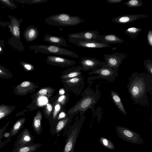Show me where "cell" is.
Returning <instances> with one entry per match:
<instances>
[{"instance_id":"obj_7","label":"cell","mask_w":152,"mask_h":152,"mask_svg":"<svg viewBox=\"0 0 152 152\" xmlns=\"http://www.w3.org/2000/svg\"><path fill=\"white\" fill-rule=\"evenodd\" d=\"M127 56L126 54L119 53H115L111 54H104V58L106 63L104 66L114 68L119 67Z\"/></svg>"},{"instance_id":"obj_4","label":"cell","mask_w":152,"mask_h":152,"mask_svg":"<svg viewBox=\"0 0 152 152\" xmlns=\"http://www.w3.org/2000/svg\"><path fill=\"white\" fill-rule=\"evenodd\" d=\"M36 52H39L43 54H51L54 55H64L77 58L78 55L72 51L53 45H41L30 47Z\"/></svg>"},{"instance_id":"obj_28","label":"cell","mask_w":152,"mask_h":152,"mask_svg":"<svg viewBox=\"0 0 152 152\" xmlns=\"http://www.w3.org/2000/svg\"><path fill=\"white\" fill-rule=\"evenodd\" d=\"M124 4L129 7H138L142 6L143 3L142 0H129Z\"/></svg>"},{"instance_id":"obj_46","label":"cell","mask_w":152,"mask_h":152,"mask_svg":"<svg viewBox=\"0 0 152 152\" xmlns=\"http://www.w3.org/2000/svg\"><path fill=\"white\" fill-rule=\"evenodd\" d=\"M116 49V48L115 47H113V48H112V49L113 50H115Z\"/></svg>"},{"instance_id":"obj_25","label":"cell","mask_w":152,"mask_h":152,"mask_svg":"<svg viewBox=\"0 0 152 152\" xmlns=\"http://www.w3.org/2000/svg\"><path fill=\"white\" fill-rule=\"evenodd\" d=\"M10 30L13 35L17 38L20 37V30L19 24L17 20L15 19L12 20L11 24L9 26Z\"/></svg>"},{"instance_id":"obj_39","label":"cell","mask_w":152,"mask_h":152,"mask_svg":"<svg viewBox=\"0 0 152 152\" xmlns=\"http://www.w3.org/2000/svg\"><path fill=\"white\" fill-rule=\"evenodd\" d=\"M66 96L65 95H63L60 96L58 98V103L64 104L65 102Z\"/></svg>"},{"instance_id":"obj_31","label":"cell","mask_w":152,"mask_h":152,"mask_svg":"<svg viewBox=\"0 0 152 152\" xmlns=\"http://www.w3.org/2000/svg\"><path fill=\"white\" fill-rule=\"evenodd\" d=\"M100 141L102 145L105 147L110 149H114V146L112 143L109 140L104 138L101 137Z\"/></svg>"},{"instance_id":"obj_41","label":"cell","mask_w":152,"mask_h":152,"mask_svg":"<svg viewBox=\"0 0 152 152\" xmlns=\"http://www.w3.org/2000/svg\"><path fill=\"white\" fill-rule=\"evenodd\" d=\"M106 1L109 3L115 4L121 2L122 0H106Z\"/></svg>"},{"instance_id":"obj_24","label":"cell","mask_w":152,"mask_h":152,"mask_svg":"<svg viewBox=\"0 0 152 152\" xmlns=\"http://www.w3.org/2000/svg\"><path fill=\"white\" fill-rule=\"evenodd\" d=\"M82 69H83L81 66L75 67L74 70L62 75L61 78L63 80H66L76 77L81 74V72L79 71Z\"/></svg>"},{"instance_id":"obj_45","label":"cell","mask_w":152,"mask_h":152,"mask_svg":"<svg viewBox=\"0 0 152 152\" xmlns=\"http://www.w3.org/2000/svg\"><path fill=\"white\" fill-rule=\"evenodd\" d=\"M3 2L5 3L6 4L10 6H12V5L10 2V1L8 0H1Z\"/></svg>"},{"instance_id":"obj_35","label":"cell","mask_w":152,"mask_h":152,"mask_svg":"<svg viewBox=\"0 0 152 152\" xmlns=\"http://www.w3.org/2000/svg\"><path fill=\"white\" fill-rule=\"evenodd\" d=\"M61 106L59 103H57L56 104L54 109L53 114V118L54 119L56 117L57 115L61 109Z\"/></svg>"},{"instance_id":"obj_34","label":"cell","mask_w":152,"mask_h":152,"mask_svg":"<svg viewBox=\"0 0 152 152\" xmlns=\"http://www.w3.org/2000/svg\"><path fill=\"white\" fill-rule=\"evenodd\" d=\"M12 77L11 74L7 71L0 67V77L2 78L8 79Z\"/></svg>"},{"instance_id":"obj_8","label":"cell","mask_w":152,"mask_h":152,"mask_svg":"<svg viewBox=\"0 0 152 152\" xmlns=\"http://www.w3.org/2000/svg\"><path fill=\"white\" fill-rule=\"evenodd\" d=\"M33 136L29 130L27 129H24L17 136L13 149H15L33 143Z\"/></svg>"},{"instance_id":"obj_38","label":"cell","mask_w":152,"mask_h":152,"mask_svg":"<svg viewBox=\"0 0 152 152\" xmlns=\"http://www.w3.org/2000/svg\"><path fill=\"white\" fill-rule=\"evenodd\" d=\"M148 44L149 46H152V30H149L147 36Z\"/></svg>"},{"instance_id":"obj_29","label":"cell","mask_w":152,"mask_h":152,"mask_svg":"<svg viewBox=\"0 0 152 152\" xmlns=\"http://www.w3.org/2000/svg\"><path fill=\"white\" fill-rule=\"evenodd\" d=\"M54 90V89L51 88L45 87L40 90L38 91L37 95L38 96H49L53 93Z\"/></svg>"},{"instance_id":"obj_1","label":"cell","mask_w":152,"mask_h":152,"mask_svg":"<svg viewBox=\"0 0 152 152\" xmlns=\"http://www.w3.org/2000/svg\"><path fill=\"white\" fill-rule=\"evenodd\" d=\"M126 86L130 98L135 104L148 106L147 93L152 94V75L133 72Z\"/></svg>"},{"instance_id":"obj_43","label":"cell","mask_w":152,"mask_h":152,"mask_svg":"<svg viewBox=\"0 0 152 152\" xmlns=\"http://www.w3.org/2000/svg\"><path fill=\"white\" fill-rule=\"evenodd\" d=\"M66 114L64 112H62L59 114L58 119H60L63 118L65 117Z\"/></svg>"},{"instance_id":"obj_18","label":"cell","mask_w":152,"mask_h":152,"mask_svg":"<svg viewBox=\"0 0 152 152\" xmlns=\"http://www.w3.org/2000/svg\"><path fill=\"white\" fill-rule=\"evenodd\" d=\"M39 36V32L37 28L34 26H29L26 30L24 36L28 42L33 41L37 39Z\"/></svg>"},{"instance_id":"obj_16","label":"cell","mask_w":152,"mask_h":152,"mask_svg":"<svg viewBox=\"0 0 152 152\" xmlns=\"http://www.w3.org/2000/svg\"><path fill=\"white\" fill-rule=\"evenodd\" d=\"M97 41L105 43H121L124 41L121 38L114 34H110L104 35H98Z\"/></svg>"},{"instance_id":"obj_37","label":"cell","mask_w":152,"mask_h":152,"mask_svg":"<svg viewBox=\"0 0 152 152\" xmlns=\"http://www.w3.org/2000/svg\"><path fill=\"white\" fill-rule=\"evenodd\" d=\"M22 64L24 69L27 71H32L35 69L34 66L30 64L23 63H22Z\"/></svg>"},{"instance_id":"obj_21","label":"cell","mask_w":152,"mask_h":152,"mask_svg":"<svg viewBox=\"0 0 152 152\" xmlns=\"http://www.w3.org/2000/svg\"><path fill=\"white\" fill-rule=\"evenodd\" d=\"M42 144L40 143H32L15 149H13L11 152H34Z\"/></svg>"},{"instance_id":"obj_22","label":"cell","mask_w":152,"mask_h":152,"mask_svg":"<svg viewBox=\"0 0 152 152\" xmlns=\"http://www.w3.org/2000/svg\"><path fill=\"white\" fill-rule=\"evenodd\" d=\"M26 119L23 117L17 120L12 126L10 131V138L14 137L22 128L25 121Z\"/></svg>"},{"instance_id":"obj_44","label":"cell","mask_w":152,"mask_h":152,"mask_svg":"<svg viewBox=\"0 0 152 152\" xmlns=\"http://www.w3.org/2000/svg\"><path fill=\"white\" fill-rule=\"evenodd\" d=\"M65 93V91L63 88L60 89L59 91V95L62 96Z\"/></svg>"},{"instance_id":"obj_5","label":"cell","mask_w":152,"mask_h":152,"mask_svg":"<svg viewBox=\"0 0 152 152\" xmlns=\"http://www.w3.org/2000/svg\"><path fill=\"white\" fill-rule=\"evenodd\" d=\"M118 68L119 67L114 68L105 66L98 67L88 73V74L90 75H97L95 76L90 77L89 80L102 79L113 82L118 76Z\"/></svg>"},{"instance_id":"obj_10","label":"cell","mask_w":152,"mask_h":152,"mask_svg":"<svg viewBox=\"0 0 152 152\" xmlns=\"http://www.w3.org/2000/svg\"><path fill=\"white\" fill-rule=\"evenodd\" d=\"M47 64L61 67L73 66L76 63L75 61L61 57L49 56L46 59Z\"/></svg>"},{"instance_id":"obj_42","label":"cell","mask_w":152,"mask_h":152,"mask_svg":"<svg viewBox=\"0 0 152 152\" xmlns=\"http://www.w3.org/2000/svg\"><path fill=\"white\" fill-rule=\"evenodd\" d=\"M10 131L8 132H6L4 133L3 135V137H4L5 138H7L10 141L11 139L10 138Z\"/></svg>"},{"instance_id":"obj_26","label":"cell","mask_w":152,"mask_h":152,"mask_svg":"<svg viewBox=\"0 0 152 152\" xmlns=\"http://www.w3.org/2000/svg\"><path fill=\"white\" fill-rule=\"evenodd\" d=\"M142 30V29L141 28L132 27L127 29L125 31V33L132 39H134L138 36L139 33Z\"/></svg>"},{"instance_id":"obj_19","label":"cell","mask_w":152,"mask_h":152,"mask_svg":"<svg viewBox=\"0 0 152 152\" xmlns=\"http://www.w3.org/2000/svg\"><path fill=\"white\" fill-rule=\"evenodd\" d=\"M110 94L113 102L118 110L124 115H126L127 112L124 108L121 98L118 94L114 91H111Z\"/></svg>"},{"instance_id":"obj_30","label":"cell","mask_w":152,"mask_h":152,"mask_svg":"<svg viewBox=\"0 0 152 152\" xmlns=\"http://www.w3.org/2000/svg\"><path fill=\"white\" fill-rule=\"evenodd\" d=\"M69 120V117H66L60 120L57 123L56 127V133L61 131L65 126Z\"/></svg>"},{"instance_id":"obj_9","label":"cell","mask_w":152,"mask_h":152,"mask_svg":"<svg viewBox=\"0 0 152 152\" xmlns=\"http://www.w3.org/2000/svg\"><path fill=\"white\" fill-rule=\"evenodd\" d=\"M80 63L83 69L85 71L93 70L106 65L105 61L95 58L83 57L81 58Z\"/></svg>"},{"instance_id":"obj_14","label":"cell","mask_w":152,"mask_h":152,"mask_svg":"<svg viewBox=\"0 0 152 152\" xmlns=\"http://www.w3.org/2000/svg\"><path fill=\"white\" fill-rule=\"evenodd\" d=\"M32 82L26 81L22 82L15 88V94L18 95H24L31 92L37 87Z\"/></svg>"},{"instance_id":"obj_23","label":"cell","mask_w":152,"mask_h":152,"mask_svg":"<svg viewBox=\"0 0 152 152\" xmlns=\"http://www.w3.org/2000/svg\"><path fill=\"white\" fill-rule=\"evenodd\" d=\"M14 107L1 104L0 105V120L9 115L14 109Z\"/></svg>"},{"instance_id":"obj_47","label":"cell","mask_w":152,"mask_h":152,"mask_svg":"<svg viewBox=\"0 0 152 152\" xmlns=\"http://www.w3.org/2000/svg\"><path fill=\"white\" fill-rule=\"evenodd\" d=\"M1 47H0V51H1Z\"/></svg>"},{"instance_id":"obj_2","label":"cell","mask_w":152,"mask_h":152,"mask_svg":"<svg viewBox=\"0 0 152 152\" xmlns=\"http://www.w3.org/2000/svg\"><path fill=\"white\" fill-rule=\"evenodd\" d=\"M98 85H96L95 91L89 89L86 94L75 105L68 110V113H73L77 111H85L91 108L94 111V107L100 99L101 92L98 89Z\"/></svg>"},{"instance_id":"obj_6","label":"cell","mask_w":152,"mask_h":152,"mask_svg":"<svg viewBox=\"0 0 152 152\" xmlns=\"http://www.w3.org/2000/svg\"><path fill=\"white\" fill-rule=\"evenodd\" d=\"M68 41L79 47L87 48H99L110 47L109 44L98 41L72 38H69Z\"/></svg>"},{"instance_id":"obj_32","label":"cell","mask_w":152,"mask_h":152,"mask_svg":"<svg viewBox=\"0 0 152 152\" xmlns=\"http://www.w3.org/2000/svg\"><path fill=\"white\" fill-rule=\"evenodd\" d=\"M144 65L148 73L152 75V61L150 59L145 60L144 62Z\"/></svg>"},{"instance_id":"obj_12","label":"cell","mask_w":152,"mask_h":152,"mask_svg":"<svg viewBox=\"0 0 152 152\" xmlns=\"http://www.w3.org/2000/svg\"><path fill=\"white\" fill-rule=\"evenodd\" d=\"M148 16L142 14L125 15L115 17L112 19V21L116 23L125 24Z\"/></svg>"},{"instance_id":"obj_13","label":"cell","mask_w":152,"mask_h":152,"mask_svg":"<svg viewBox=\"0 0 152 152\" xmlns=\"http://www.w3.org/2000/svg\"><path fill=\"white\" fill-rule=\"evenodd\" d=\"M99 32L96 30L83 31L69 34V38H77L86 40L97 41V37Z\"/></svg>"},{"instance_id":"obj_15","label":"cell","mask_w":152,"mask_h":152,"mask_svg":"<svg viewBox=\"0 0 152 152\" xmlns=\"http://www.w3.org/2000/svg\"><path fill=\"white\" fill-rule=\"evenodd\" d=\"M44 39L45 41L56 46L71 48L70 46L66 44V39L62 37L46 34L44 36Z\"/></svg>"},{"instance_id":"obj_20","label":"cell","mask_w":152,"mask_h":152,"mask_svg":"<svg viewBox=\"0 0 152 152\" xmlns=\"http://www.w3.org/2000/svg\"><path fill=\"white\" fill-rule=\"evenodd\" d=\"M42 117V114L40 110L37 112L34 117L33 122V126L34 131L38 135L41 132L42 130L41 120Z\"/></svg>"},{"instance_id":"obj_33","label":"cell","mask_w":152,"mask_h":152,"mask_svg":"<svg viewBox=\"0 0 152 152\" xmlns=\"http://www.w3.org/2000/svg\"><path fill=\"white\" fill-rule=\"evenodd\" d=\"M82 79V78L77 77L65 80L64 82L69 85H74L79 83Z\"/></svg>"},{"instance_id":"obj_40","label":"cell","mask_w":152,"mask_h":152,"mask_svg":"<svg viewBox=\"0 0 152 152\" xmlns=\"http://www.w3.org/2000/svg\"><path fill=\"white\" fill-rule=\"evenodd\" d=\"M50 0H32L30 1V3L32 4H38L46 2Z\"/></svg>"},{"instance_id":"obj_11","label":"cell","mask_w":152,"mask_h":152,"mask_svg":"<svg viewBox=\"0 0 152 152\" xmlns=\"http://www.w3.org/2000/svg\"><path fill=\"white\" fill-rule=\"evenodd\" d=\"M79 132L77 126L70 131L68 135L63 152H74Z\"/></svg>"},{"instance_id":"obj_17","label":"cell","mask_w":152,"mask_h":152,"mask_svg":"<svg viewBox=\"0 0 152 152\" xmlns=\"http://www.w3.org/2000/svg\"><path fill=\"white\" fill-rule=\"evenodd\" d=\"M117 130L121 132V135L126 140H132L133 142H135L137 140L138 136L135 133L124 127L117 126Z\"/></svg>"},{"instance_id":"obj_27","label":"cell","mask_w":152,"mask_h":152,"mask_svg":"<svg viewBox=\"0 0 152 152\" xmlns=\"http://www.w3.org/2000/svg\"><path fill=\"white\" fill-rule=\"evenodd\" d=\"M10 121H9L3 127L0 129V149L10 141L7 139L4 141H2L1 139L3 137V135L5 133V130L10 123Z\"/></svg>"},{"instance_id":"obj_36","label":"cell","mask_w":152,"mask_h":152,"mask_svg":"<svg viewBox=\"0 0 152 152\" xmlns=\"http://www.w3.org/2000/svg\"><path fill=\"white\" fill-rule=\"evenodd\" d=\"M53 110L52 105L50 103H47L45 107V111L47 115L49 116Z\"/></svg>"},{"instance_id":"obj_3","label":"cell","mask_w":152,"mask_h":152,"mask_svg":"<svg viewBox=\"0 0 152 152\" xmlns=\"http://www.w3.org/2000/svg\"><path fill=\"white\" fill-rule=\"evenodd\" d=\"M80 17L66 13H60L48 17L45 22L50 25L58 26H73L85 21Z\"/></svg>"}]
</instances>
